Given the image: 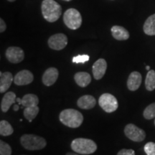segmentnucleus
Instances as JSON below:
<instances>
[{
    "mask_svg": "<svg viewBox=\"0 0 155 155\" xmlns=\"http://www.w3.org/2000/svg\"><path fill=\"white\" fill-rule=\"evenodd\" d=\"M59 75L58 70L55 68H49L42 75V82L46 86H51L57 81Z\"/></svg>",
    "mask_w": 155,
    "mask_h": 155,
    "instance_id": "12",
    "label": "nucleus"
},
{
    "mask_svg": "<svg viewBox=\"0 0 155 155\" xmlns=\"http://www.w3.org/2000/svg\"><path fill=\"white\" fill-rule=\"evenodd\" d=\"M124 134L128 139L136 142H140L146 138V133L133 124H129L124 128Z\"/></svg>",
    "mask_w": 155,
    "mask_h": 155,
    "instance_id": "7",
    "label": "nucleus"
},
{
    "mask_svg": "<svg viewBox=\"0 0 155 155\" xmlns=\"http://www.w3.org/2000/svg\"><path fill=\"white\" fill-rule=\"evenodd\" d=\"M41 10L42 16L49 22H55L62 14L61 6L55 0H43Z\"/></svg>",
    "mask_w": 155,
    "mask_h": 155,
    "instance_id": "1",
    "label": "nucleus"
},
{
    "mask_svg": "<svg viewBox=\"0 0 155 155\" xmlns=\"http://www.w3.org/2000/svg\"><path fill=\"white\" fill-rule=\"evenodd\" d=\"M143 30L147 35H155V14L151 15L147 19L144 24Z\"/></svg>",
    "mask_w": 155,
    "mask_h": 155,
    "instance_id": "19",
    "label": "nucleus"
},
{
    "mask_svg": "<svg viewBox=\"0 0 155 155\" xmlns=\"http://www.w3.org/2000/svg\"><path fill=\"white\" fill-rule=\"evenodd\" d=\"M20 143L25 149L28 150H42L47 145L44 138L34 134H24L21 137Z\"/></svg>",
    "mask_w": 155,
    "mask_h": 155,
    "instance_id": "4",
    "label": "nucleus"
},
{
    "mask_svg": "<svg viewBox=\"0 0 155 155\" xmlns=\"http://www.w3.org/2000/svg\"><path fill=\"white\" fill-rule=\"evenodd\" d=\"M74 80L78 86L85 88L91 82V76L86 72H78L75 74Z\"/></svg>",
    "mask_w": 155,
    "mask_h": 155,
    "instance_id": "18",
    "label": "nucleus"
},
{
    "mask_svg": "<svg viewBox=\"0 0 155 155\" xmlns=\"http://www.w3.org/2000/svg\"><path fill=\"white\" fill-rule=\"evenodd\" d=\"M99 106L106 113H112L117 110L119 103L116 97L111 94H104L98 99Z\"/></svg>",
    "mask_w": 155,
    "mask_h": 155,
    "instance_id": "6",
    "label": "nucleus"
},
{
    "mask_svg": "<svg viewBox=\"0 0 155 155\" xmlns=\"http://www.w3.org/2000/svg\"><path fill=\"white\" fill-rule=\"evenodd\" d=\"M145 86L149 91H152L155 89V71L154 70H150L147 73L145 80Z\"/></svg>",
    "mask_w": 155,
    "mask_h": 155,
    "instance_id": "22",
    "label": "nucleus"
},
{
    "mask_svg": "<svg viewBox=\"0 0 155 155\" xmlns=\"http://www.w3.org/2000/svg\"><path fill=\"white\" fill-rule=\"evenodd\" d=\"M71 149L78 154H91L96 152L97 145L91 139L77 138L71 143Z\"/></svg>",
    "mask_w": 155,
    "mask_h": 155,
    "instance_id": "3",
    "label": "nucleus"
},
{
    "mask_svg": "<svg viewBox=\"0 0 155 155\" xmlns=\"http://www.w3.org/2000/svg\"><path fill=\"white\" fill-rule=\"evenodd\" d=\"M112 36L117 40H127L129 38V32L124 28L119 25L111 28Z\"/></svg>",
    "mask_w": 155,
    "mask_h": 155,
    "instance_id": "17",
    "label": "nucleus"
},
{
    "mask_svg": "<svg viewBox=\"0 0 155 155\" xmlns=\"http://www.w3.org/2000/svg\"><path fill=\"white\" fill-rule=\"evenodd\" d=\"M16 101H17V102L18 103V104L19 105H21V104H22V98H17V99H16Z\"/></svg>",
    "mask_w": 155,
    "mask_h": 155,
    "instance_id": "31",
    "label": "nucleus"
},
{
    "mask_svg": "<svg viewBox=\"0 0 155 155\" xmlns=\"http://www.w3.org/2000/svg\"><path fill=\"white\" fill-rule=\"evenodd\" d=\"M141 81H142V76L141 73L137 71H134L128 78L127 87L129 90L131 91L138 90L141 84Z\"/></svg>",
    "mask_w": 155,
    "mask_h": 155,
    "instance_id": "13",
    "label": "nucleus"
},
{
    "mask_svg": "<svg viewBox=\"0 0 155 155\" xmlns=\"http://www.w3.org/2000/svg\"><path fill=\"white\" fill-rule=\"evenodd\" d=\"M6 58L12 63H21L25 58V53L19 47H9L6 50Z\"/></svg>",
    "mask_w": 155,
    "mask_h": 155,
    "instance_id": "9",
    "label": "nucleus"
},
{
    "mask_svg": "<svg viewBox=\"0 0 155 155\" xmlns=\"http://www.w3.org/2000/svg\"><path fill=\"white\" fill-rule=\"evenodd\" d=\"M90 59V56L88 55H78L73 58V63H85Z\"/></svg>",
    "mask_w": 155,
    "mask_h": 155,
    "instance_id": "27",
    "label": "nucleus"
},
{
    "mask_svg": "<svg viewBox=\"0 0 155 155\" xmlns=\"http://www.w3.org/2000/svg\"><path fill=\"white\" fill-rule=\"evenodd\" d=\"M39 104V98L36 95L29 94L25 95L22 98L21 105L24 107H31V106H37Z\"/></svg>",
    "mask_w": 155,
    "mask_h": 155,
    "instance_id": "20",
    "label": "nucleus"
},
{
    "mask_svg": "<svg viewBox=\"0 0 155 155\" xmlns=\"http://www.w3.org/2000/svg\"><path fill=\"white\" fill-rule=\"evenodd\" d=\"M33 74L28 70L19 71L15 75L14 82L17 86H26L33 81Z\"/></svg>",
    "mask_w": 155,
    "mask_h": 155,
    "instance_id": "10",
    "label": "nucleus"
},
{
    "mask_svg": "<svg viewBox=\"0 0 155 155\" xmlns=\"http://www.w3.org/2000/svg\"><path fill=\"white\" fill-rule=\"evenodd\" d=\"M7 1L10 2H15V1H16V0H7Z\"/></svg>",
    "mask_w": 155,
    "mask_h": 155,
    "instance_id": "34",
    "label": "nucleus"
},
{
    "mask_svg": "<svg viewBox=\"0 0 155 155\" xmlns=\"http://www.w3.org/2000/svg\"><path fill=\"white\" fill-rule=\"evenodd\" d=\"M154 125H155V119H154Z\"/></svg>",
    "mask_w": 155,
    "mask_h": 155,
    "instance_id": "36",
    "label": "nucleus"
},
{
    "mask_svg": "<svg viewBox=\"0 0 155 155\" xmlns=\"http://www.w3.org/2000/svg\"><path fill=\"white\" fill-rule=\"evenodd\" d=\"M60 121L63 124L70 128L79 127L83 122V116L80 111L73 108H68L62 111L59 116Z\"/></svg>",
    "mask_w": 155,
    "mask_h": 155,
    "instance_id": "2",
    "label": "nucleus"
},
{
    "mask_svg": "<svg viewBox=\"0 0 155 155\" xmlns=\"http://www.w3.org/2000/svg\"><path fill=\"white\" fill-rule=\"evenodd\" d=\"M40 111V108L38 106H31V107H25L24 110V116L25 119L28 121L32 122L38 116Z\"/></svg>",
    "mask_w": 155,
    "mask_h": 155,
    "instance_id": "21",
    "label": "nucleus"
},
{
    "mask_svg": "<svg viewBox=\"0 0 155 155\" xmlns=\"http://www.w3.org/2000/svg\"><path fill=\"white\" fill-rule=\"evenodd\" d=\"M117 155H135V152L133 150H127L123 149L118 152Z\"/></svg>",
    "mask_w": 155,
    "mask_h": 155,
    "instance_id": "28",
    "label": "nucleus"
},
{
    "mask_svg": "<svg viewBox=\"0 0 155 155\" xmlns=\"http://www.w3.org/2000/svg\"><path fill=\"white\" fill-rule=\"evenodd\" d=\"M63 1H65V2H70V1H71V0H63Z\"/></svg>",
    "mask_w": 155,
    "mask_h": 155,
    "instance_id": "35",
    "label": "nucleus"
},
{
    "mask_svg": "<svg viewBox=\"0 0 155 155\" xmlns=\"http://www.w3.org/2000/svg\"><path fill=\"white\" fill-rule=\"evenodd\" d=\"M16 95L14 92H7V94H5L3 96L2 100L1 102V110L4 113H6L9 111V108L11 107L12 105L15 104L17 101Z\"/></svg>",
    "mask_w": 155,
    "mask_h": 155,
    "instance_id": "14",
    "label": "nucleus"
},
{
    "mask_svg": "<svg viewBox=\"0 0 155 155\" xmlns=\"http://www.w3.org/2000/svg\"><path fill=\"white\" fill-rule=\"evenodd\" d=\"M143 116L146 119L150 120L155 117V103L151 104L145 108L143 112Z\"/></svg>",
    "mask_w": 155,
    "mask_h": 155,
    "instance_id": "24",
    "label": "nucleus"
},
{
    "mask_svg": "<svg viewBox=\"0 0 155 155\" xmlns=\"http://www.w3.org/2000/svg\"><path fill=\"white\" fill-rule=\"evenodd\" d=\"M146 69L148 70V71H150V67L149 65H147V66H146Z\"/></svg>",
    "mask_w": 155,
    "mask_h": 155,
    "instance_id": "33",
    "label": "nucleus"
},
{
    "mask_svg": "<svg viewBox=\"0 0 155 155\" xmlns=\"http://www.w3.org/2000/svg\"><path fill=\"white\" fill-rule=\"evenodd\" d=\"M12 148L7 143L0 141V155H11Z\"/></svg>",
    "mask_w": 155,
    "mask_h": 155,
    "instance_id": "25",
    "label": "nucleus"
},
{
    "mask_svg": "<svg viewBox=\"0 0 155 155\" xmlns=\"http://www.w3.org/2000/svg\"><path fill=\"white\" fill-rule=\"evenodd\" d=\"M13 81L14 78L10 72H0V92L3 94L7 91Z\"/></svg>",
    "mask_w": 155,
    "mask_h": 155,
    "instance_id": "16",
    "label": "nucleus"
},
{
    "mask_svg": "<svg viewBox=\"0 0 155 155\" xmlns=\"http://www.w3.org/2000/svg\"><path fill=\"white\" fill-rule=\"evenodd\" d=\"M65 25L71 30H77L82 24V17L77 9L71 8L65 11L63 15Z\"/></svg>",
    "mask_w": 155,
    "mask_h": 155,
    "instance_id": "5",
    "label": "nucleus"
},
{
    "mask_svg": "<svg viewBox=\"0 0 155 155\" xmlns=\"http://www.w3.org/2000/svg\"><path fill=\"white\" fill-rule=\"evenodd\" d=\"M7 29V25H6V23L5 21L3 20L2 19H0V32H5Z\"/></svg>",
    "mask_w": 155,
    "mask_h": 155,
    "instance_id": "29",
    "label": "nucleus"
},
{
    "mask_svg": "<svg viewBox=\"0 0 155 155\" xmlns=\"http://www.w3.org/2000/svg\"><path fill=\"white\" fill-rule=\"evenodd\" d=\"M48 45L51 49L55 50H61L66 47L68 44V38L63 33L53 35L48 41Z\"/></svg>",
    "mask_w": 155,
    "mask_h": 155,
    "instance_id": "8",
    "label": "nucleus"
},
{
    "mask_svg": "<svg viewBox=\"0 0 155 155\" xmlns=\"http://www.w3.org/2000/svg\"><path fill=\"white\" fill-rule=\"evenodd\" d=\"M107 69V63L104 59L100 58L93 65V75L96 80H100L105 75Z\"/></svg>",
    "mask_w": 155,
    "mask_h": 155,
    "instance_id": "11",
    "label": "nucleus"
},
{
    "mask_svg": "<svg viewBox=\"0 0 155 155\" xmlns=\"http://www.w3.org/2000/svg\"><path fill=\"white\" fill-rule=\"evenodd\" d=\"M78 106L82 109H91L96 106V101L94 96L91 95H85L81 96L77 101Z\"/></svg>",
    "mask_w": 155,
    "mask_h": 155,
    "instance_id": "15",
    "label": "nucleus"
},
{
    "mask_svg": "<svg viewBox=\"0 0 155 155\" xmlns=\"http://www.w3.org/2000/svg\"><path fill=\"white\" fill-rule=\"evenodd\" d=\"M19 104H15L14 107H13V110H14L15 111H17L19 110Z\"/></svg>",
    "mask_w": 155,
    "mask_h": 155,
    "instance_id": "30",
    "label": "nucleus"
},
{
    "mask_svg": "<svg viewBox=\"0 0 155 155\" xmlns=\"http://www.w3.org/2000/svg\"><path fill=\"white\" fill-rule=\"evenodd\" d=\"M66 155H79L78 153H72V152H68L67 153Z\"/></svg>",
    "mask_w": 155,
    "mask_h": 155,
    "instance_id": "32",
    "label": "nucleus"
},
{
    "mask_svg": "<svg viewBox=\"0 0 155 155\" xmlns=\"http://www.w3.org/2000/svg\"><path fill=\"white\" fill-rule=\"evenodd\" d=\"M144 150L147 155H155V143L152 141L147 143L144 145Z\"/></svg>",
    "mask_w": 155,
    "mask_h": 155,
    "instance_id": "26",
    "label": "nucleus"
},
{
    "mask_svg": "<svg viewBox=\"0 0 155 155\" xmlns=\"http://www.w3.org/2000/svg\"><path fill=\"white\" fill-rule=\"evenodd\" d=\"M14 129L8 121L2 120L0 121V134L4 137H7L12 134Z\"/></svg>",
    "mask_w": 155,
    "mask_h": 155,
    "instance_id": "23",
    "label": "nucleus"
}]
</instances>
